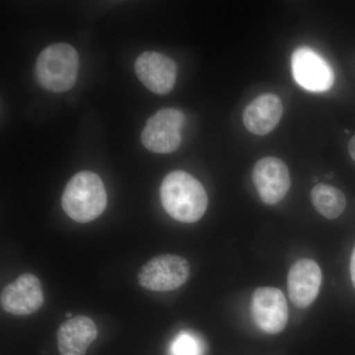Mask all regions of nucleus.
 Listing matches in <instances>:
<instances>
[{"label":"nucleus","instance_id":"nucleus-1","mask_svg":"<svg viewBox=\"0 0 355 355\" xmlns=\"http://www.w3.org/2000/svg\"><path fill=\"white\" fill-rule=\"evenodd\" d=\"M161 202L167 214L183 223H195L209 205L207 191L196 178L184 171H174L163 180Z\"/></svg>","mask_w":355,"mask_h":355},{"label":"nucleus","instance_id":"nucleus-2","mask_svg":"<svg viewBox=\"0 0 355 355\" xmlns=\"http://www.w3.org/2000/svg\"><path fill=\"white\" fill-rule=\"evenodd\" d=\"M62 205L74 221L87 223L95 220L107 207V191L101 178L93 172L77 173L65 187Z\"/></svg>","mask_w":355,"mask_h":355},{"label":"nucleus","instance_id":"nucleus-3","mask_svg":"<svg viewBox=\"0 0 355 355\" xmlns=\"http://www.w3.org/2000/svg\"><path fill=\"white\" fill-rule=\"evenodd\" d=\"M78 69L76 49L69 44H53L40 53L35 65V79L42 88L51 92H67L76 84Z\"/></svg>","mask_w":355,"mask_h":355},{"label":"nucleus","instance_id":"nucleus-4","mask_svg":"<svg viewBox=\"0 0 355 355\" xmlns=\"http://www.w3.org/2000/svg\"><path fill=\"white\" fill-rule=\"evenodd\" d=\"M190 272V263L183 257L161 254L140 268L137 279L147 291H172L186 284Z\"/></svg>","mask_w":355,"mask_h":355},{"label":"nucleus","instance_id":"nucleus-5","mask_svg":"<svg viewBox=\"0 0 355 355\" xmlns=\"http://www.w3.org/2000/svg\"><path fill=\"white\" fill-rule=\"evenodd\" d=\"M184 121V114L179 110H159L147 121L146 127L141 133L142 144L151 153H174L181 144V130Z\"/></svg>","mask_w":355,"mask_h":355},{"label":"nucleus","instance_id":"nucleus-6","mask_svg":"<svg viewBox=\"0 0 355 355\" xmlns=\"http://www.w3.org/2000/svg\"><path fill=\"white\" fill-rule=\"evenodd\" d=\"M294 79L310 92H326L333 86V69L319 53L307 46L294 51L291 57Z\"/></svg>","mask_w":355,"mask_h":355},{"label":"nucleus","instance_id":"nucleus-7","mask_svg":"<svg viewBox=\"0 0 355 355\" xmlns=\"http://www.w3.org/2000/svg\"><path fill=\"white\" fill-rule=\"evenodd\" d=\"M251 312L257 326L270 335L282 333L288 322L286 296L275 287H260L254 292Z\"/></svg>","mask_w":355,"mask_h":355},{"label":"nucleus","instance_id":"nucleus-8","mask_svg":"<svg viewBox=\"0 0 355 355\" xmlns=\"http://www.w3.org/2000/svg\"><path fill=\"white\" fill-rule=\"evenodd\" d=\"M44 291L41 282L33 273H24L1 291L2 309L15 316H27L41 309L44 305Z\"/></svg>","mask_w":355,"mask_h":355},{"label":"nucleus","instance_id":"nucleus-9","mask_svg":"<svg viewBox=\"0 0 355 355\" xmlns=\"http://www.w3.org/2000/svg\"><path fill=\"white\" fill-rule=\"evenodd\" d=\"M252 178L261 200L266 205L282 202L291 189L288 168L284 161L272 156L256 163Z\"/></svg>","mask_w":355,"mask_h":355},{"label":"nucleus","instance_id":"nucleus-10","mask_svg":"<svg viewBox=\"0 0 355 355\" xmlns=\"http://www.w3.org/2000/svg\"><path fill=\"white\" fill-rule=\"evenodd\" d=\"M135 69L139 80L155 94H168L176 83V64L157 51L141 53L135 62Z\"/></svg>","mask_w":355,"mask_h":355},{"label":"nucleus","instance_id":"nucleus-11","mask_svg":"<svg viewBox=\"0 0 355 355\" xmlns=\"http://www.w3.org/2000/svg\"><path fill=\"white\" fill-rule=\"evenodd\" d=\"M322 286V270L316 261L301 259L296 261L287 277L289 298L296 307L304 309L316 300Z\"/></svg>","mask_w":355,"mask_h":355},{"label":"nucleus","instance_id":"nucleus-12","mask_svg":"<svg viewBox=\"0 0 355 355\" xmlns=\"http://www.w3.org/2000/svg\"><path fill=\"white\" fill-rule=\"evenodd\" d=\"M284 108L279 96L268 93L257 97L243 113V123L250 132L266 135L282 120Z\"/></svg>","mask_w":355,"mask_h":355},{"label":"nucleus","instance_id":"nucleus-13","mask_svg":"<svg viewBox=\"0 0 355 355\" xmlns=\"http://www.w3.org/2000/svg\"><path fill=\"white\" fill-rule=\"evenodd\" d=\"M97 327L90 318H71L58 328V352L60 355H85L88 347L97 338Z\"/></svg>","mask_w":355,"mask_h":355},{"label":"nucleus","instance_id":"nucleus-14","mask_svg":"<svg viewBox=\"0 0 355 355\" xmlns=\"http://www.w3.org/2000/svg\"><path fill=\"white\" fill-rule=\"evenodd\" d=\"M311 200L317 211L328 219L342 216L347 205L343 191L327 184L315 186L311 191Z\"/></svg>","mask_w":355,"mask_h":355},{"label":"nucleus","instance_id":"nucleus-15","mask_svg":"<svg viewBox=\"0 0 355 355\" xmlns=\"http://www.w3.org/2000/svg\"><path fill=\"white\" fill-rule=\"evenodd\" d=\"M171 352L173 355H202V345L197 336L184 331L173 343Z\"/></svg>","mask_w":355,"mask_h":355},{"label":"nucleus","instance_id":"nucleus-16","mask_svg":"<svg viewBox=\"0 0 355 355\" xmlns=\"http://www.w3.org/2000/svg\"><path fill=\"white\" fill-rule=\"evenodd\" d=\"M350 275H352V284L355 288V247L352 254V260H350Z\"/></svg>","mask_w":355,"mask_h":355},{"label":"nucleus","instance_id":"nucleus-17","mask_svg":"<svg viewBox=\"0 0 355 355\" xmlns=\"http://www.w3.org/2000/svg\"><path fill=\"white\" fill-rule=\"evenodd\" d=\"M349 151L350 156H352V158L354 159L355 162V135L354 137H352V139L349 140Z\"/></svg>","mask_w":355,"mask_h":355},{"label":"nucleus","instance_id":"nucleus-18","mask_svg":"<svg viewBox=\"0 0 355 355\" xmlns=\"http://www.w3.org/2000/svg\"><path fill=\"white\" fill-rule=\"evenodd\" d=\"M67 318H69V319H71V314H70V313H69V314H67Z\"/></svg>","mask_w":355,"mask_h":355}]
</instances>
